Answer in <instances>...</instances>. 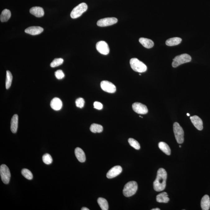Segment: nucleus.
<instances>
[{
	"mask_svg": "<svg viewBox=\"0 0 210 210\" xmlns=\"http://www.w3.org/2000/svg\"><path fill=\"white\" fill-rule=\"evenodd\" d=\"M18 116L17 115H14L11 122V130L13 133H16L17 131Z\"/></svg>",
	"mask_w": 210,
	"mask_h": 210,
	"instance_id": "obj_18",
	"label": "nucleus"
},
{
	"mask_svg": "<svg viewBox=\"0 0 210 210\" xmlns=\"http://www.w3.org/2000/svg\"><path fill=\"white\" fill-rule=\"evenodd\" d=\"M30 12L31 14L37 17H41L44 16V11L43 8L40 7H34L30 9Z\"/></svg>",
	"mask_w": 210,
	"mask_h": 210,
	"instance_id": "obj_17",
	"label": "nucleus"
},
{
	"mask_svg": "<svg viewBox=\"0 0 210 210\" xmlns=\"http://www.w3.org/2000/svg\"><path fill=\"white\" fill-rule=\"evenodd\" d=\"M94 107L98 110H101L103 109V105L101 103L98 102H95L94 104Z\"/></svg>",
	"mask_w": 210,
	"mask_h": 210,
	"instance_id": "obj_34",
	"label": "nucleus"
},
{
	"mask_svg": "<svg viewBox=\"0 0 210 210\" xmlns=\"http://www.w3.org/2000/svg\"><path fill=\"white\" fill-rule=\"evenodd\" d=\"M156 200L157 202L159 203H167L169 202L170 199L168 197L167 193L163 192L157 195Z\"/></svg>",
	"mask_w": 210,
	"mask_h": 210,
	"instance_id": "obj_21",
	"label": "nucleus"
},
{
	"mask_svg": "<svg viewBox=\"0 0 210 210\" xmlns=\"http://www.w3.org/2000/svg\"><path fill=\"white\" fill-rule=\"evenodd\" d=\"M50 106L55 111H58L61 109L62 107V103L60 98L55 97L52 100L50 103Z\"/></svg>",
	"mask_w": 210,
	"mask_h": 210,
	"instance_id": "obj_15",
	"label": "nucleus"
},
{
	"mask_svg": "<svg viewBox=\"0 0 210 210\" xmlns=\"http://www.w3.org/2000/svg\"><path fill=\"white\" fill-rule=\"evenodd\" d=\"M173 130L176 140L178 144H182L184 141L183 130L178 123L175 122L173 125Z\"/></svg>",
	"mask_w": 210,
	"mask_h": 210,
	"instance_id": "obj_6",
	"label": "nucleus"
},
{
	"mask_svg": "<svg viewBox=\"0 0 210 210\" xmlns=\"http://www.w3.org/2000/svg\"><path fill=\"white\" fill-rule=\"evenodd\" d=\"M44 29L39 26H32L26 29L25 30V33L32 35H37L39 34L43 31Z\"/></svg>",
	"mask_w": 210,
	"mask_h": 210,
	"instance_id": "obj_13",
	"label": "nucleus"
},
{
	"mask_svg": "<svg viewBox=\"0 0 210 210\" xmlns=\"http://www.w3.org/2000/svg\"><path fill=\"white\" fill-rule=\"evenodd\" d=\"M103 128L101 125L94 123L91 125L90 127V130L94 133H101L103 132Z\"/></svg>",
	"mask_w": 210,
	"mask_h": 210,
	"instance_id": "obj_26",
	"label": "nucleus"
},
{
	"mask_svg": "<svg viewBox=\"0 0 210 210\" xmlns=\"http://www.w3.org/2000/svg\"><path fill=\"white\" fill-rule=\"evenodd\" d=\"M0 175L1 180L5 184L10 182L11 178V173L10 169L5 164H2L0 167Z\"/></svg>",
	"mask_w": 210,
	"mask_h": 210,
	"instance_id": "obj_7",
	"label": "nucleus"
},
{
	"mask_svg": "<svg viewBox=\"0 0 210 210\" xmlns=\"http://www.w3.org/2000/svg\"><path fill=\"white\" fill-rule=\"evenodd\" d=\"M187 115L188 116H189L190 115L189 113H187Z\"/></svg>",
	"mask_w": 210,
	"mask_h": 210,
	"instance_id": "obj_37",
	"label": "nucleus"
},
{
	"mask_svg": "<svg viewBox=\"0 0 210 210\" xmlns=\"http://www.w3.org/2000/svg\"><path fill=\"white\" fill-rule=\"evenodd\" d=\"M201 207L203 210H208L210 207V200L209 196L205 195L203 196L201 202Z\"/></svg>",
	"mask_w": 210,
	"mask_h": 210,
	"instance_id": "obj_19",
	"label": "nucleus"
},
{
	"mask_svg": "<svg viewBox=\"0 0 210 210\" xmlns=\"http://www.w3.org/2000/svg\"><path fill=\"white\" fill-rule=\"evenodd\" d=\"M97 202L101 209L103 210H108L109 205L108 202L106 199L103 198H99Z\"/></svg>",
	"mask_w": 210,
	"mask_h": 210,
	"instance_id": "obj_25",
	"label": "nucleus"
},
{
	"mask_svg": "<svg viewBox=\"0 0 210 210\" xmlns=\"http://www.w3.org/2000/svg\"><path fill=\"white\" fill-rule=\"evenodd\" d=\"M128 142L130 145L134 149L139 150L140 149V145L139 144L136 140L133 138H130L128 140Z\"/></svg>",
	"mask_w": 210,
	"mask_h": 210,
	"instance_id": "obj_29",
	"label": "nucleus"
},
{
	"mask_svg": "<svg viewBox=\"0 0 210 210\" xmlns=\"http://www.w3.org/2000/svg\"><path fill=\"white\" fill-rule=\"evenodd\" d=\"M158 147L162 151L166 154L170 155L171 154V150L167 144L164 142H161L158 144Z\"/></svg>",
	"mask_w": 210,
	"mask_h": 210,
	"instance_id": "obj_22",
	"label": "nucleus"
},
{
	"mask_svg": "<svg viewBox=\"0 0 210 210\" xmlns=\"http://www.w3.org/2000/svg\"><path fill=\"white\" fill-rule=\"evenodd\" d=\"M140 43L144 47L146 48H151L154 46V43L152 40L147 38H140L139 39Z\"/></svg>",
	"mask_w": 210,
	"mask_h": 210,
	"instance_id": "obj_20",
	"label": "nucleus"
},
{
	"mask_svg": "<svg viewBox=\"0 0 210 210\" xmlns=\"http://www.w3.org/2000/svg\"><path fill=\"white\" fill-rule=\"evenodd\" d=\"M191 60V57L187 54H183L178 55L173 59V61L172 63V67L174 68L177 67L180 65L190 62Z\"/></svg>",
	"mask_w": 210,
	"mask_h": 210,
	"instance_id": "obj_4",
	"label": "nucleus"
},
{
	"mask_svg": "<svg viewBox=\"0 0 210 210\" xmlns=\"http://www.w3.org/2000/svg\"><path fill=\"white\" fill-rule=\"evenodd\" d=\"M130 63L131 68L135 72L142 73L146 72L147 69L146 65L137 58H132Z\"/></svg>",
	"mask_w": 210,
	"mask_h": 210,
	"instance_id": "obj_3",
	"label": "nucleus"
},
{
	"mask_svg": "<svg viewBox=\"0 0 210 210\" xmlns=\"http://www.w3.org/2000/svg\"><path fill=\"white\" fill-rule=\"evenodd\" d=\"M181 41V38L175 37V38L169 39L167 40L166 44L168 46H176L180 44Z\"/></svg>",
	"mask_w": 210,
	"mask_h": 210,
	"instance_id": "obj_23",
	"label": "nucleus"
},
{
	"mask_svg": "<svg viewBox=\"0 0 210 210\" xmlns=\"http://www.w3.org/2000/svg\"><path fill=\"white\" fill-rule=\"evenodd\" d=\"M12 80H13V76H12L11 72L10 71H7L6 81V87L7 89H8L11 86Z\"/></svg>",
	"mask_w": 210,
	"mask_h": 210,
	"instance_id": "obj_27",
	"label": "nucleus"
},
{
	"mask_svg": "<svg viewBox=\"0 0 210 210\" xmlns=\"http://www.w3.org/2000/svg\"><path fill=\"white\" fill-rule=\"evenodd\" d=\"M122 171V169L121 166H117L114 167L107 173V177L109 179L114 178L121 174Z\"/></svg>",
	"mask_w": 210,
	"mask_h": 210,
	"instance_id": "obj_12",
	"label": "nucleus"
},
{
	"mask_svg": "<svg viewBox=\"0 0 210 210\" xmlns=\"http://www.w3.org/2000/svg\"><path fill=\"white\" fill-rule=\"evenodd\" d=\"M84 99L82 98H78L75 101V104H76L77 107L80 108H82L84 107Z\"/></svg>",
	"mask_w": 210,
	"mask_h": 210,
	"instance_id": "obj_32",
	"label": "nucleus"
},
{
	"mask_svg": "<svg viewBox=\"0 0 210 210\" xmlns=\"http://www.w3.org/2000/svg\"><path fill=\"white\" fill-rule=\"evenodd\" d=\"M81 210H89V208H85V207H83V208H81Z\"/></svg>",
	"mask_w": 210,
	"mask_h": 210,
	"instance_id": "obj_35",
	"label": "nucleus"
},
{
	"mask_svg": "<svg viewBox=\"0 0 210 210\" xmlns=\"http://www.w3.org/2000/svg\"><path fill=\"white\" fill-rule=\"evenodd\" d=\"M64 62V60L62 58H55L51 63L50 66L52 67H55L61 66Z\"/></svg>",
	"mask_w": 210,
	"mask_h": 210,
	"instance_id": "obj_30",
	"label": "nucleus"
},
{
	"mask_svg": "<svg viewBox=\"0 0 210 210\" xmlns=\"http://www.w3.org/2000/svg\"><path fill=\"white\" fill-rule=\"evenodd\" d=\"M97 50L100 53L104 55L108 54L109 52V48L108 45L106 42L100 41L97 43L96 46Z\"/></svg>",
	"mask_w": 210,
	"mask_h": 210,
	"instance_id": "obj_9",
	"label": "nucleus"
},
{
	"mask_svg": "<svg viewBox=\"0 0 210 210\" xmlns=\"http://www.w3.org/2000/svg\"><path fill=\"white\" fill-rule=\"evenodd\" d=\"M100 86L103 90L109 93H114L116 91V87L115 85L108 81H102Z\"/></svg>",
	"mask_w": 210,
	"mask_h": 210,
	"instance_id": "obj_10",
	"label": "nucleus"
},
{
	"mask_svg": "<svg viewBox=\"0 0 210 210\" xmlns=\"http://www.w3.org/2000/svg\"><path fill=\"white\" fill-rule=\"evenodd\" d=\"M11 16V13L10 10L5 9L1 13L0 19L1 22H6L8 21Z\"/></svg>",
	"mask_w": 210,
	"mask_h": 210,
	"instance_id": "obj_24",
	"label": "nucleus"
},
{
	"mask_svg": "<svg viewBox=\"0 0 210 210\" xmlns=\"http://www.w3.org/2000/svg\"><path fill=\"white\" fill-rule=\"evenodd\" d=\"M75 154L77 159L80 162H84L86 161V156L84 151L80 148H77L75 149Z\"/></svg>",
	"mask_w": 210,
	"mask_h": 210,
	"instance_id": "obj_16",
	"label": "nucleus"
},
{
	"mask_svg": "<svg viewBox=\"0 0 210 210\" xmlns=\"http://www.w3.org/2000/svg\"><path fill=\"white\" fill-rule=\"evenodd\" d=\"M181 146H180V148H181Z\"/></svg>",
	"mask_w": 210,
	"mask_h": 210,
	"instance_id": "obj_38",
	"label": "nucleus"
},
{
	"mask_svg": "<svg viewBox=\"0 0 210 210\" xmlns=\"http://www.w3.org/2000/svg\"><path fill=\"white\" fill-rule=\"evenodd\" d=\"M21 173L25 178L28 180L33 179V174L30 171L27 169H24L21 171Z\"/></svg>",
	"mask_w": 210,
	"mask_h": 210,
	"instance_id": "obj_28",
	"label": "nucleus"
},
{
	"mask_svg": "<svg viewBox=\"0 0 210 210\" xmlns=\"http://www.w3.org/2000/svg\"><path fill=\"white\" fill-rule=\"evenodd\" d=\"M87 9V5L85 3H82L79 4L78 6L75 7L71 12V17L73 19L79 17L83 13L86 11Z\"/></svg>",
	"mask_w": 210,
	"mask_h": 210,
	"instance_id": "obj_5",
	"label": "nucleus"
},
{
	"mask_svg": "<svg viewBox=\"0 0 210 210\" xmlns=\"http://www.w3.org/2000/svg\"><path fill=\"white\" fill-rule=\"evenodd\" d=\"M55 75L58 80L62 79L65 76L62 70H58L55 72Z\"/></svg>",
	"mask_w": 210,
	"mask_h": 210,
	"instance_id": "obj_33",
	"label": "nucleus"
},
{
	"mask_svg": "<svg viewBox=\"0 0 210 210\" xmlns=\"http://www.w3.org/2000/svg\"><path fill=\"white\" fill-rule=\"evenodd\" d=\"M118 22V19L115 17L106 18L99 20L97 22V25L99 27H106L112 25Z\"/></svg>",
	"mask_w": 210,
	"mask_h": 210,
	"instance_id": "obj_8",
	"label": "nucleus"
},
{
	"mask_svg": "<svg viewBox=\"0 0 210 210\" xmlns=\"http://www.w3.org/2000/svg\"><path fill=\"white\" fill-rule=\"evenodd\" d=\"M191 122L197 129L202 130L203 129V122L202 120L197 116L190 117V118Z\"/></svg>",
	"mask_w": 210,
	"mask_h": 210,
	"instance_id": "obj_14",
	"label": "nucleus"
},
{
	"mask_svg": "<svg viewBox=\"0 0 210 210\" xmlns=\"http://www.w3.org/2000/svg\"><path fill=\"white\" fill-rule=\"evenodd\" d=\"M138 185L136 182L130 181L125 185L123 189V194L125 197H130L134 195L137 192Z\"/></svg>",
	"mask_w": 210,
	"mask_h": 210,
	"instance_id": "obj_2",
	"label": "nucleus"
},
{
	"mask_svg": "<svg viewBox=\"0 0 210 210\" xmlns=\"http://www.w3.org/2000/svg\"><path fill=\"white\" fill-rule=\"evenodd\" d=\"M151 210H160V208H153V209H151Z\"/></svg>",
	"mask_w": 210,
	"mask_h": 210,
	"instance_id": "obj_36",
	"label": "nucleus"
},
{
	"mask_svg": "<svg viewBox=\"0 0 210 210\" xmlns=\"http://www.w3.org/2000/svg\"><path fill=\"white\" fill-rule=\"evenodd\" d=\"M43 161L45 164L46 165H50L52 163V159L50 154L48 153L44 154L43 156Z\"/></svg>",
	"mask_w": 210,
	"mask_h": 210,
	"instance_id": "obj_31",
	"label": "nucleus"
},
{
	"mask_svg": "<svg viewBox=\"0 0 210 210\" xmlns=\"http://www.w3.org/2000/svg\"><path fill=\"white\" fill-rule=\"evenodd\" d=\"M132 108L136 113L144 115L148 112L147 107L145 105L139 103H134L132 105Z\"/></svg>",
	"mask_w": 210,
	"mask_h": 210,
	"instance_id": "obj_11",
	"label": "nucleus"
},
{
	"mask_svg": "<svg viewBox=\"0 0 210 210\" xmlns=\"http://www.w3.org/2000/svg\"><path fill=\"white\" fill-rule=\"evenodd\" d=\"M167 173L163 168H160L158 171L157 178L153 183L154 189L156 191H161L166 188Z\"/></svg>",
	"mask_w": 210,
	"mask_h": 210,
	"instance_id": "obj_1",
	"label": "nucleus"
}]
</instances>
